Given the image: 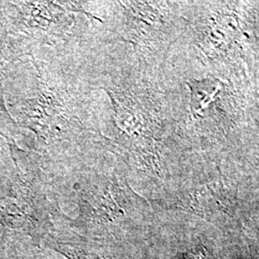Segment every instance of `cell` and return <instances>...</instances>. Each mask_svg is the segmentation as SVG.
I'll return each mask as SVG.
<instances>
[{
	"mask_svg": "<svg viewBox=\"0 0 259 259\" xmlns=\"http://www.w3.org/2000/svg\"><path fill=\"white\" fill-rule=\"evenodd\" d=\"M94 85L110 100L101 120L106 151L117 157L148 200L174 185L193 155L185 130L181 82L165 66L137 61L118 47H97Z\"/></svg>",
	"mask_w": 259,
	"mask_h": 259,
	"instance_id": "cell-1",
	"label": "cell"
},
{
	"mask_svg": "<svg viewBox=\"0 0 259 259\" xmlns=\"http://www.w3.org/2000/svg\"><path fill=\"white\" fill-rule=\"evenodd\" d=\"M166 66L183 85L193 155L258 169V82Z\"/></svg>",
	"mask_w": 259,
	"mask_h": 259,
	"instance_id": "cell-2",
	"label": "cell"
},
{
	"mask_svg": "<svg viewBox=\"0 0 259 259\" xmlns=\"http://www.w3.org/2000/svg\"><path fill=\"white\" fill-rule=\"evenodd\" d=\"M167 65L258 82V1H182Z\"/></svg>",
	"mask_w": 259,
	"mask_h": 259,
	"instance_id": "cell-3",
	"label": "cell"
},
{
	"mask_svg": "<svg viewBox=\"0 0 259 259\" xmlns=\"http://www.w3.org/2000/svg\"><path fill=\"white\" fill-rule=\"evenodd\" d=\"M148 201L156 212L187 214L245 237L250 226L257 228L258 169L192 155L166 193Z\"/></svg>",
	"mask_w": 259,
	"mask_h": 259,
	"instance_id": "cell-4",
	"label": "cell"
},
{
	"mask_svg": "<svg viewBox=\"0 0 259 259\" xmlns=\"http://www.w3.org/2000/svg\"><path fill=\"white\" fill-rule=\"evenodd\" d=\"M94 18L99 46H117L137 61L165 66L171 48L185 29L182 1H104Z\"/></svg>",
	"mask_w": 259,
	"mask_h": 259,
	"instance_id": "cell-5",
	"label": "cell"
},
{
	"mask_svg": "<svg viewBox=\"0 0 259 259\" xmlns=\"http://www.w3.org/2000/svg\"><path fill=\"white\" fill-rule=\"evenodd\" d=\"M83 214L102 242L142 245L156 221L148 199L131 185L123 163L109 152L83 191Z\"/></svg>",
	"mask_w": 259,
	"mask_h": 259,
	"instance_id": "cell-6",
	"label": "cell"
},
{
	"mask_svg": "<svg viewBox=\"0 0 259 259\" xmlns=\"http://www.w3.org/2000/svg\"><path fill=\"white\" fill-rule=\"evenodd\" d=\"M157 213L143 259H257V245H250L253 239L230 237L190 215Z\"/></svg>",
	"mask_w": 259,
	"mask_h": 259,
	"instance_id": "cell-7",
	"label": "cell"
}]
</instances>
